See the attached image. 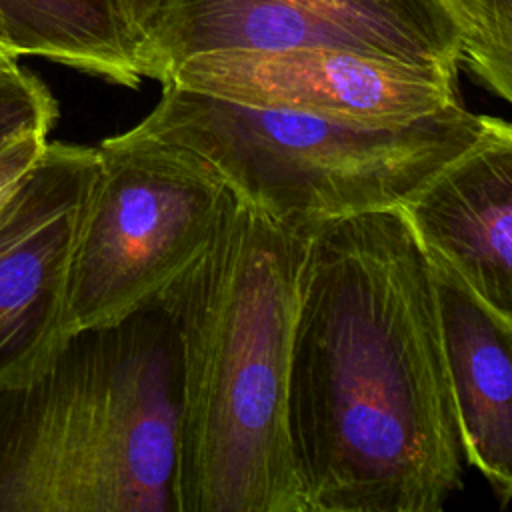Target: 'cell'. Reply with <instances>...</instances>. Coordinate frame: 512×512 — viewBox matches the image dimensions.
<instances>
[{"label": "cell", "instance_id": "cell-1", "mask_svg": "<svg viewBox=\"0 0 512 512\" xmlns=\"http://www.w3.org/2000/svg\"><path fill=\"white\" fill-rule=\"evenodd\" d=\"M288 432L306 512H440L462 488L432 268L398 208L308 234Z\"/></svg>", "mask_w": 512, "mask_h": 512}, {"label": "cell", "instance_id": "cell-2", "mask_svg": "<svg viewBox=\"0 0 512 512\" xmlns=\"http://www.w3.org/2000/svg\"><path fill=\"white\" fill-rule=\"evenodd\" d=\"M308 234L234 198L156 298L178 344L176 512H306L288 378Z\"/></svg>", "mask_w": 512, "mask_h": 512}, {"label": "cell", "instance_id": "cell-3", "mask_svg": "<svg viewBox=\"0 0 512 512\" xmlns=\"http://www.w3.org/2000/svg\"><path fill=\"white\" fill-rule=\"evenodd\" d=\"M180 366L152 302L0 392V512H176Z\"/></svg>", "mask_w": 512, "mask_h": 512}, {"label": "cell", "instance_id": "cell-4", "mask_svg": "<svg viewBox=\"0 0 512 512\" xmlns=\"http://www.w3.org/2000/svg\"><path fill=\"white\" fill-rule=\"evenodd\" d=\"M160 84L158 104L122 136L194 154L234 198L302 232L402 206L494 118L456 104L408 124L366 126Z\"/></svg>", "mask_w": 512, "mask_h": 512}, {"label": "cell", "instance_id": "cell-5", "mask_svg": "<svg viewBox=\"0 0 512 512\" xmlns=\"http://www.w3.org/2000/svg\"><path fill=\"white\" fill-rule=\"evenodd\" d=\"M100 170L72 250L68 334L156 302L214 240L234 196L194 154L122 134L98 146Z\"/></svg>", "mask_w": 512, "mask_h": 512}, {"label": "cell", "instance_id": "cell-6", "mask_svg": "<svg viewBox=\"0 0 512 512\" xmlns=\"http://www.w3.org/2000/svg\"><path fill=\"white\" fill-rule=\"evenodd\" d=\"M338 48L458 72L448 0H162L140 40L144 78L218 50Z\"/></svg>", "mask_w": 512, "mask_h": 512}, {"label": "cell", "instance_id": "cell-7", "mask_svg": "<svg viewBox=\"0 0 512 512\" xmlns=\"http://www.w3.org/2000/svg\"><path fill=\"white\" fill-rule=\"evenodd\" d=\"M96 146L46 142L0 202V392L40 374L70 336L66 288Z\"/></svg>", "mask_w": 512, "mask_h": 512}, {"label": "cell", "instance_id": "cell-8", "mask_svg": "<svg viewBox=\"0 0 512 512\" xmlns=\"http://www.w3.org/2000/svg\"><path fill=\"white\" fill-rule=\"evenodd\" d=\"M162 82L366 126L408 124L462 104L458 72L338 48L206 52L176 64Z\"/></svg>", "mask_w": 512, "mask_h": 512}, {"label": "cell", "instance_id": "cell-9", "mask_svg": "<svg viewBox=\"0 0 512 512\" xmlns=\"http://www.w3.org/2000/svg\"><path fill=\"white\" fill-rule=\"evenodd\" d=\"M426 258L512 318V126L492 118L466 152L398 206Z\"/></svg>", "mask_w": 512, "mask_h": 512}, {"label": "cell", "instance_id": "cell-10", "mask_svg": "<svg viewBox=\"0 0 512 512\" xmlns=\"http://www.w3.org/2000/svg\"><path fill=\"white\" fill-rule=\"evenodd\" d=\"M428 262L464 462L506 508L512 498V318L494 312L452 268Z\"/></svg>", "mask_w": 512, "mask_h": 512}, {"label": "cell", "instance_id": "cell-11", "mask_svg": "<svg viewBox=\"0 0 512 512\" xmlns=\"http://www.w3.org/2000/svg\"><path fill=\"white\" fill-rule=\"evenodd\" d=\"M0 48L136 88L138 40L118 0H0Z\"/></svg>", "mask_w": 512, "mask_h": 512}, {"label": "cell", "instance_id": "cell-12", "mask_svg": "<svg viewBox=\"0 0 512 512\" xmlns=\"http://www.w3.org/2000/svg\"><path fill=\"white\" fill-rule=\"evenodd\" d=\"M460 28V64L488 92L512 100V0H448Z\"/></svg>", "mask_w": 512, "mask_h": 512}, {"label": "cell", "instance_id": "cell-13", "mask_svg": "<svg viewBox=\"0 0 512 512\" xmlns=\"http://www.w3.org/2000/svg\"><path fill=\"white\" fill-rule=\"evenodd\" d=\"M56 120L50 88L16 58L0 56V154L24 140L48 138Z\"/></svg>", "mask_w": 512, "mask_h": 512}, {"label": "cell", "instance_id": "cell-14", "mask_svg": "<svg viewBox=\"0 0 512 512\" xmlns=\"http://www.w3.org/2000/svg\"><path fill=\"white\" fill-rule=\"evenodd\" d=\"M46 142L48 138L24 140L0 154V202L14 188V184L24 176V172L36 162Z\"/></svg>", "mask_w": 512, "mask_h": 512}, {"label": "cell", "instance_id": "cell-15", "mask_svg": "<svg viewBox=\"0 0 512 512\" xmlns=\"http://www.w3.org/2000/svg\"><path fill=\"white\" fill-rule=\"evenodd\" d=\"M118 2L134 38L138 40V50H140V40L162 0H118Z\"/></svg>", "mask_w": 512, "mask_h": 512}, {"label": "cell", "instance_id": "cell-16", "mask_svg": "<svg viewBox=\"0 0 512 512\" xmlns=\"http://www.w3.org/2000/svg\"><path fill=\"white\" fill-rule=\"evenodd\" d=\"M0 56H8V54H6V52L0 48ZM8 58H10V56H8Z\"/></svg>", "mask_w": 512, "mask_h": 512}]
</instances>
